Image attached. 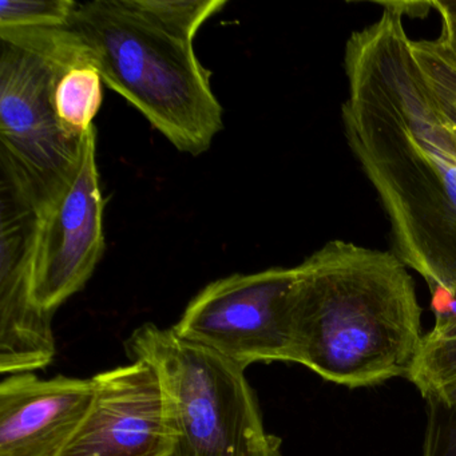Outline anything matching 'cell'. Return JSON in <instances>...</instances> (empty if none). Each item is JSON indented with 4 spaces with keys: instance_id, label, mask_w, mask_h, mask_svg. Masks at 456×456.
Returning <instances> with one entry per match:
<instances>
[{
    "instance_id": "cell-1",
    "label": "cell",
    "mask_w": 456,
    "mask_h": 456,
    "mask_svg": "<svg viewBox=\"0 0 456 456\" xmlns=\"http://www.w3.org/2000/svg\"><path fill=\"white\" fill-rule=\"evenodd\" d=\"M344 47L341 105L349 151L380 200L392 253L423 277L431 297L456 292V138L411 53L402 2Z\"/></svg>"
},
{
    "instance_id": "cell-2",
    "label": "cell",
    "mask_w": 456,
    "mask_h": 456,
    "mask_svg": "<svg viewBox=\"0 0 456 456\" xmlns=\"http://www.w3.org/2000/svg\"><path fill=\"white\" fill-rule=\"evenodd\" d=\"M289 319L293 362L348 388L407 378L424 336L407 266L344 240L295 266Z\"/></svg>"
},
{
    "instance_id": "cell-3",
    "label": "cell",
    "mask_w": 456,
    "mask_h": 456,
    "mask_svg": "<svg viewBox=\"0 0 456 456\" xmlns=\"http://www.w3.org/2000/svg\"><path fill=\"white\" fill-rule=\"evenodd\" d=\"M103 84L177 151L200 156L224 129V110L194 41L159 22L142 0L78 4L66 26Z\"/></svg>"
},
{
    "instance_id": "cell-4",
    "label": "cell",
    "mask_w": 456,
    "mask_h": 456,
    "mask_svg": "<svg viewBox=\"0 0 456 456\" xmlns=\"http://www.w3.org/2000/svg\"><path fill=\"white\" fill-rule=\"evenodd\" d=\"M126 346L161 384L169 456H281V439L264 427L244 367L154 324L135 330Z\"/></svg>"
},
{
    "instance_id": "cell-5",
    "label": "cell",
    "mask_w": 456,
    "mask_h": 456,
    "mask_svg": "<svg viewBox=\"0 0 456 456\" xmlns=\"http://www.w3.org/2000/svg\"><path fill=\"white\" fill-rule=\"evenodd\" d=\"M79 53L68 28L0 30L2 183L37 210L78 159L81 140H71L61 127L54 87L60 71Z\"/></svg>"
},
{
    "instance_id": "cell-6",
    "label": "cell",
    "mask_w": 456,
    "mask_h": 456,
    "mask_svg": "<svg viewBox=\"0 0 456 456\" xmlns=\"http://www.w3.org/2000/svg\"><path fill=\"white\" fill-rule=\"evenodd\" d=\"M293 268L232 274L210 282L173 330L247 370L253 362H293L289 298Z\"/></svg>"
},
{
    "instance_id": "cell-7",
    "label": "cell",
    "mask_w": 456,
    "mask_h": 456,
    "mask_svg": "<svg viewBox=\"0 0 456 456\" xmlns=\"http://www.w3.org/2000/svg\"><path fill=\"white\" fill-rule=\"evenodd\" d=\"M103 209L93 125L82 135L73 172L37 210L30 289L39 308L54 314L94 273L106 248Z\"/></svg>"
},
{
    "instance_id": "cell-8",
    "label": "cell",
    "mask_w": 456,
    "mask_h": 456,
    "mask_svg": "<svg viewBox=\"0 0 456 456\" xmlns=\"http://www.w3.org/2000/svg\"><path fill=\"white\" fill-rule=\"evenodd\" d=\"M93 380L92 405L58 456H169L164 394L151 365L134 360Z\"/></svg>"
},
{
    "instance_id": "cell-9",
    "label": "cell",
    "mask_w": 456,
    "mask_h": 456,
    "mask_svg": "<svg viewBox=\"0 0 456 456\" xmlns=\"http://www.w3.org/2000/svg\"><path fill=\"white\" fill-rule=\"evenodd\" d=\"M93 379L33 373L10 375L0 384V456H58L86 416Z\"/></svg>"
},
{
    "instance_id": "cell-10",
    "label": "cell",
    "mask_w": 456,
    "mask_h": 456,
    "mask_svg": "<svg viewBox=\"0 0 456 456\" xmlns=\"http://www.w3.org/2000/svg\"><path fill=\"white\" fill-rule=\"evenodd\" d=\"M102 77L85 60L82 50L58 74L54 87L55 113L63 132L71 140H81L84 133L93 126V119L102 105Z\"/></svg>"
},
{
    "instance_id": "cell-11",
    "label": "cell",
    "mask_w": 456,
    "mask_h": 456,
    "mask_svg": "<svg viewBox=\"0 0 456 456\" xmlns=\"http://www.w3.org/2000/svg\"><path fill=\"white\" fill-rule=\"evenodd\" d=\"M407 379L427 403L456 411V330L426 333Z\"/></svg>"
},
{
    "instance_id": "cell-12",
    "label": "cell",
    "mask_w": 456,
    "mask_h": 456,
    "mask_svg": "<svg viewBox=\"0 0 456 456\" xmlns=\"http://www.w3.org/2000/svg\"><path fill=\"white\" fill-rule=\"evenodd\" d=\"M411 53L437 110L456 126V66L440 52L434 39H411Z\"/></svg>"
},
{
    "instance_id": "cell-13",
    "label": "cell",
    "mask_w": 456,
    "mask_h": 456,
    "mask_svg": "<svg viewBox=\"0 0 456 456\" xmlns=\"http://www.w3.org/2000/svg\"><path fill=\"white\" fill-rule=\"evenodd\" d=\"M77 6L74 0H2L0 30L66 28Z\"/></svg>"
},
{
    "instance_id": "cell-14",
    "label": "cell",
    "mask_w": 456,
    "mask_h": 456,
    "mask_svg": "<svg viewBox=\"0 0 456 456\" xmlns=\"http://www.w3.org/2000/svg\"><path fill=\"white\" fill-rule=\"evenodd\" d=\"M142 4L159 22L191 41L207 20L226 6L224 0H142Z\"/></svg>"
},
{
    "instance_id": "cell-15",
    "label": "cell",
    "mask_w": 456,
    "mask_h": 456,
    "mask_svg": "<svg viewBox=\"0 0 456 456\" xmlns=\"http://www.w3.org/2000/svg\"><path fill=\"white\" fill-rule=\"evenodd\" d=\"M421 456H456V411L427 403V428Z\"/></svg>"
},
{
    "instance_id": "cell-16",
    "label": "cell",
    "mask_w": 456,
    "mask_h": 456,
    "mask_svg": "<svg viewBox=\"0 0 456 456\" xmlns=\"http://www.w3.org/2000/svg\"><path fill=\"white\" fill-rule=\"evenodd\" d=\"M428 4L440 18V34L435 44L456 66V0H434Z\"/></svg>"
},
{
    "instance_id": "cell-17",
    "label": "cell",
    "mask_w": 456,
    "mask_h": 456,
    "mask_svg": "<svg viewBox=\"0 0 456 456\" xmlns=\"http://www.w3.org/2000/svg\"><path fill=\"white\" fill-rule=\"evenodd\" d=\"M431 306L435 314V324L431 330L435 332L456 330V292L452 295L432 297Z\"/></svg>"
},
{
    "instance_id": "cell-18",
    "label": "cell",
    "mask_w": 456,
    "mask_h": 456,
    "mask_svg": "<svg viewBox=\"0 0 456 456\" xmlns=\"http://www.w3.org/2000/svg\"><path fill=\"white\" fill-rule=\"evenodd\" d=\"M440 114H442V113H440ZM442 116H443V114H442ZM443 118L445 119V122H447L448 126H450L451 132H452L453 137L456 138V126H455V125H452V124H451V122H448V119L445 118L444 116H443Z\"/></svg>"
}]
</instances>
